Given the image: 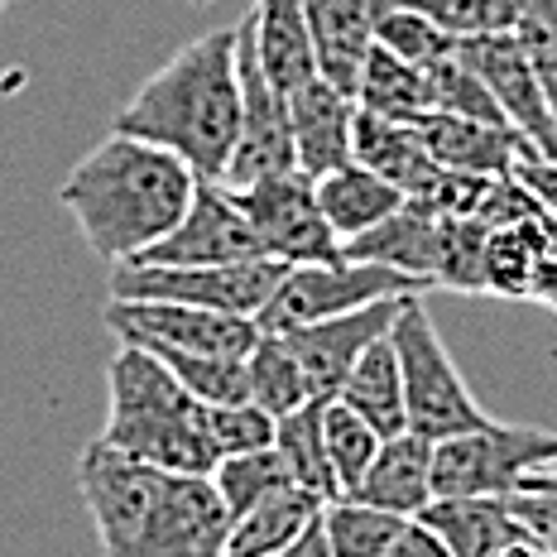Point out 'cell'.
Masks as SVG:
<instances>
[{
    "mask_svg": "<svg viewBox=\"0 0 557 557\" xmlns=\"http://www.w3.org/2000/svg\"><path fill=\"white\" fill-rule=\"evenodd\" d=\"M77 491L101 557H222L231 515L212 475H178L115 457L97 437L77 451Z\"/></svg>",
    "mask_w": 557,
    "mask_h": 557,
    "instance_id": "1",
    "label": "cell"
},
{
    "mask_svg": "<svg viewBox=\"0 0 557 557\" xmlns=\"http://www.w3.org/2000/svg\"><path fill=\"white\" fill-rule=\"evenodd\" d=\"M193 193L197 173L178 154L111 131L91 154L73 164L58 188V202L73 212L87 246L115 270L159 246L183 222Z\"/></svg>",
    "mask_w": 557,
    "mask_h": 557,
    "instance_id": "2",
    "label": "cell"
},
{
    "mask_svg": "<svg viewBox=\"0 0 557 557\" xmlns=\"http://www.w3.org/2000/svg\"><path fill=\"white\" fill-rule=\"evenodd\" d=\"M115 131L178 154L197 178L222 183L240 135V25L183 44L115 111Z\"/></svg>",
    "mask_w": 557,
    "mask_h": 557,
    "instance_id": "3",
    "label": "cell"
},
{
    "mask_svg": "<svg viewBox=\"0 0 557 557\" xmlns=\"http://www.w3.org/2000/svg\"><path fill=\"white\" fill-rule=\"evenodd\" d=\"M97 443L139 467L178 475L216 471V451L202 433V404L145 346L121 342L107 361V423Z\"/></svg>",
    "mask_w": 557,
    "mask_h": 557,
    "instance_id": "4",
    "label": "cell"
},
{
    "mask_svg": "<svg viewBox=\"0 0 557 557\" xmlns=\"http://www.w3.org/2000/svg\"><path fill=\"white\" fill-rule=\"evenodd\" d=\"M394 356H399V375H404V409H409V433L428 437V443H443L457 437L467 428H481L485 413L475 404V394L467 385V375L451 361L447 342L437 336L433 318L423 308V294L404 298L399 318L389 327Z\"/></svg>",
    "mask_w": 557,
    "mask_h": 557,
    "instance_id": "5",
    "label": "cell"
},
{
    "mask_svg": "<svg viewBox=\"0 0 557 557\" xmlns=\"http://www.w3.org/2000/svg\"><path fill=\"white\" fill-rule=\"evenodd\" d=\"M557 467V433L524 423H495L485 418L481 428H467L457 437L433 443V495H515L533 471Z\"/></svg>",
    "mask_w": 557,
    "mask_h": 557,
    "instance_id": "6",
    "label": "cell"
},
{
    "mask_svg": "<svg viewBox=\"0 0 557 557\" xmlns=\"http://www.w3.org/2000/svg\"><path fill=\"white\" fill-rule=\"evenodd\" d=\"M288 264L278 260H236V264H115L111 298L131 304H188L231 318H260L274 298Z\"/></svg>",
    "mask_w": 557,
    "mask_h": 557,
    "instance_id": "7",
    "label": "cell"
},
{
    "mask_svg": "<svg viewBox=\"0 0 557 557\" xmlns=\"http://www.w3.org/2000/svg\"><path fill=\"white\" fill-rule=\"evenodd\" d=\"M404 294H423V284L389 264H370V260H327V264H288L278 278L274 298L260 308L255 327L260 332H294L308 322L336 318V312H356L380 298H404Z\"/></svg>",
    "mask_w": 557,
    "mask_h": 557,
    "instance_id": "8",
    "label": "cell"
},
{
    "mask_svg": "<svg viewBox=\"0 0 557 557\" xmlns=\"http://www.w3.org/2000/svg\"><path fill=\"white\" fill-rule=\"evenodd\" d=\"M240 202V212L250 216L255 236L270 260L278 264H327L342 260V240L327 226L318 207V193H312V178H304L298 169L274 173V178H260L250 188H231Z\"/></svg>",
    "mask_w": 557,
    "mask_h": 557,
    "instance_id": "9",
    "label": "cell"
},
{
    "mask_svg": "<svg viewBox=\"0 0 557 557\" xmlns=\"http://www.w3.org/2000/svg\"><path fill=\"white\" fill-rule=\"evenodd\" d=\"M107 327L125 346H149V351H183V356H226L246 361L255 336V318H231V312H207L188 304H131L111 298Z\"/></svg>",
    "mask_w": 557,
    "mask_h": 557,
    "instance_id": "10",
    "label": "cell"
},
{
    "mask_svg": "<svg viewBox=\"0 0 557 557\" xmlns=\"http://www.w3.org/2000/svg\"><path fill=\"white\" fill-rule=\"evenodd\" d=\"M294 164V121H288V91L270 83L240 20V135L226 164V188H250L260 178L288 173Z\"/></svg>",
    "mask_w": 557,
    "mask_h": 557,
    "instance_id": "11",
    "label": "cell"
},
{
    "mask_svg": "<svg viewBox=\"0 0 557 557\" xmlns=\"http://www.w3.org/2000/svg\"><path fill=\"white\" fill-rule=\"evenodd\" d=\"M145 264H236V260H270L255 236L250 216L240 212L236 193L226 183L197 178V193L183 212V222L159 246L139 255ZM135 264V260H131Z\"/></svg>",
    "mask_w": 557,
    "mask_h": 557,
    "instance_id": "12",
    "label": "cell"
},
{
    "mask_svg": "<svg viewBox=\"0 0 557 557\" xmlns=\"http://www.w3.org/2000/svg\"><path fill=\"white\" fill-rule=\"evenodd\" d=\"M404 298H413V294H404ZM404 298H380V304H366L356 312H336V318L308 322V327L278 332L288 346H294L298 366H304V375H308L312 399L318 404L336 399V389H342V380L351 375V366L361 361L380 336H389Z\"/></svg>",
    "mask_w": 557,
    "mask_h": 557,
    "instance_id": "13",
    "label": "cell"
},
{
    "mask_svg": "<svg viewBox=\"0 0 557 557\" xmlns=\"http://www.w3.org/2000/svg\"><path fill=\"white\" fill-rule=\"evenodd\" d=\"M457 58L471 67L475 77L485 83V91L495 97V107L519 135L529 139L539 154H553L557 159V121H553V107L543 97L539 77H533L524 49H519L515 34H485V39H461L457 44Z\"/></svg>",
    "mask_w": 557,
    "mask_h": 557,
    "instance_id": "14",
    "label": "cell"
},
{
    "mask_svg": "<svg viewBox=\"0 0 557 557\" xmlns=\"http://www.w3.org/2000/svg\"><path fill=\"white\" fill-rule=\"evenodd\" d=\"M288 121H294V164L304 178L318 183L322 173L351 164L356 97H346L327 77H312L298 91H288Z\"/></svg>",
    "mask_w": 557,
    "mask_h": 557,
    "instance_id": "15",
    "label": "cell"
},
{
    "mask_svg": "<svg viewBox=\"0 0 557 557\" xmlns=\"http://www.w3.org/2000/svg\"><path fill=\"white\" fill-rule=\"evenodd\" d=\"M413 125H418V135H423L437 169L471 173V178H509L519 154L529 149V139L519 135L515 125H485V121L443 115V111H428L423 121H413Z\"/></svg>",
    "mask_w": 557,
    "mask_h": 557,
    "instance_id": "16",
    "label": "cell"
},
{
    "mask_svg": "<svg viewBox=\"0 0 557 557\" xmlns=\"http://www.w3.org/2000/svg\"><path fill=\"white\" fill-rule=\"evenodd\" d=\"M437 250H443V216L413 197L380 226H370L366 236L342 240V260L389 264V270L418 278L423 288L437 284Z\"/></svg>",
    "mask_w": 557,
    "mask_h": 557,
    "instance_id": "17",
    "label": "cell"
},
{
    "mask_svg": "<svg viewBox=\"0 0 557 557\" xmlns=\"http://www.w3.org/2000/svg\"><path fill=\"white\" fill-rule=\"evenodd\" d=\"M351 495L375 509H389V515H399V519H418L437 500L433 495V443L418 433L385 437L375 461H370L366 481L356 485Z\"/></svg>",
    "mask_w": 557,
    "mask_h": 557,
    "instance_id": "18",
    "label": "cell"
},
{
    "mask_svg": "<svg viewBox=\"0 0 557 557\" xmlns=\"http://www.w3.org/2000/svg\"><path fill=\"white\" fill-rule=\"evenodd\" d=\"M318 73L346 97H356V77L366 67V53L375 49V10L370 0H304Z\"/></svg>",
    "mask_w": 557,
    "mask_h": 557,
    "instance_id": "19",
    "label": "cell"
},
{
    "mask_svg": "<svg viewBox=\"0 0 557 557\" xmlns=\"http://www.w3.org/2000/svg\"><path fill=\"white\" fill-rule=\"evenodd\" d=\"M351 159L366 169H375L385 183H394L404 197H423L437 183L433 154H428L423 135L409 121H385L375 111L356 107V135H351Z\"/></svg>",
    "mask_w": 557,
    "mask_h": 557,
    "instance_id": "20",
    "label": "cell"
},
{
    "mask_svg": "<svg viewBox=\"0 0 557 557\" xmlns=\"http://www.w3.org/2000/svg\"><path fill=\"white\" fill-rule=\"evenodd\" d=\"M246 29H250L255 58H260V67L270 73V83L278 91H298L312 77H322L304 0H255V15L246 20Z\"/></svg>",
    "mask_w": 557,
    "mask_h": 557,
    "instance_id": "21",
    "label": "cell"
},
{
    "mask_svg": "<svg viewBox=\"0 0 557 557\" xmlns=\"http://www.w3.org/2000/svg\"><path fill=\"white\" fill-rule=\"evenodd\" d=\"M312 193H318V207H322V216H327V226L336 231V240L366 236L370 226H380L385 216H394L404 202H409L394 183H385L375 169L356 164V159L342 169H332V173H322V178L312 183Z\"/></svg>",
    "mask_w": 557,
    "mask_h": 557,
    "instance_id": "22",
    "label": "cell"
},
{
    "mask_svg": "<svg viewBox=\"0 0 557 557\" xmlns=\"http://www.w3.org/2000/svg\"><path fill=\"white\" fill-rule=\"evenodd\" d=\"M418 519L443 539V548L451 557H500L519 533L509 505L495 500V495H451V500H433Z\"/></svg>",
    "mask_w": 557,
    "mask_h": 557,
    "instance_id": "23",
    "label": "cell"
},
{
    "mask_svg": "<svg viewBox=\"0 0 557 557\" xmlns=\"http://www.w3.org/2000/svg\"><path fill=\"white\" fill-rule=\"evenodd\" d=\"M318 519H322L318 495L288 485V491L270 495L264 505L246 509L240 519H231L222 557H278L284 548H294V543L308 533V524H318Z\"/></svg>",
    "mask_w": 557,
    "mask_h": 557,
    "instance_id": "24",
    "label": "cell"
},
{
    "mask_svg": "<svg viewBox=\"0 0 557 557\" xmlns=\"http://www.w3.org/2000/svg\"><path fill=\"white\" fill-rule=\"evenodd\" d=\"M336 404H346L351 413H361L380 437L409 433V409H404V375H399V356L394 342L380 336L375 346L351 366V375L336 389Z\"/></svg>",
    "mask_w": 557,
    "mask_h": 557,
    "instance_id": "25",
    "label": "cell"
},
{
    "mask_svg": "<svg viewBox=\"0 0 557 557\" xmlns=\"http://www.w3.org/2000/svg\"><path fill=\"white\" fill-rule=\"evenodd\" d=\"M543 260H553V240L543 231V216L495 226L485 236V255H481V294L533 298V274H539Z\"/></svg>",
    "mask_w": 557,
    "mask_h": 557,
    "instance_id": "26",
    "label": "cell"
},
{
    "mask_svg": "<svg viewBox=\"0 0 557 557\" xmlns=\"http://www.w3.org/2000/svg\"><path fill=\"white\" fill-rule=\"evenodd\" d=\"M356 107L361 111H375L385 121H423L433 111V83H428L423 67L404 63L394 58L389 49H370L366 53V67L356 77Z\"/></svg>",
    "mask_w": 557,
    "mask_h": 557,
    "instance_id": "27",
    "label": "cell"
},
{
    "mask_svg": "<svg viewBox=\"0 0 557 557\" xmlns=\"http://www.w3.org/2000/svg\"><path fill=\"white\" fill-rule=\"evenodd\" d=\"M274 451L284 457L288 475H294L298 491L318 495L322 505L342 500L336 491V475H332V461H327V443H322V404L312 399L304 409L274 418Z\"/></svg>",
    "mask_w": 557,
    "mask_h": 557,
    "instance_id": "28",
    "label": "cell"
},
{
    "mask_svg": "<svg viewBox=\"0 0 557 557\" xmlns=\"http://www.w3.org/2000/svg\"><path fill=\"white\" fill-rule=\"evenodd\" d=\"M246 380H250V404H260L270 418H284V413L312 404L304 366H298L294 346H288L278 332L255 336V346L246 356Z\"/></svg>",
    "mask_w": 557,
    "mask_h": 557,
    "instance_id": "29",
    "label": "cell"
},
{
    "mask_svg": "<svg viewBox=\"0 0 557 557\" xmlns=\"http://www.w3.org/2000/svg\"><path fill=\"white\" fill-rule=\"evenodd\" d=\"M212 485H216V495H222L226 515L240 519L246 509L264 505L278 491H288V485H294V475H288L284 457H278L274 447H260V451H236V457H222V461H216V471H212Z\"/></svg>",
    "mask_w": 557,
    "mask_h": 557,
    "instance_id": "30",
    "label": "cell"
},
{
    "mask_svg": "<svg viewBox=\"0 0 557 557\" xmlns=\"http://www.w3.org/2000/svg\"><path fill=\"white\" fill-rule=\"evenodd\" d=\"M399 529H404L399 515L356 500V495L322 505V533H327L332 557H385Z\"/></svg>",
    "mask_w": 557,
    "mask_h": 557,
    "instance_id": "31",
    "label": "cell"
},
{
    "mask_svg": "<svg viewBox=\"0 0 557 557\" xmlns=\"http://www.w3.org/2000/svg\"><path fill=\"white\" fill-rule=\"evenodd\" d=\"M370 10H375V44L389 49L394 58H404V63L428 73V67L447 63L457 53V39L437 29L433 20H423L418 10L394 5V0H370Z\"/></svg>",
    "mask_w": 557,
    "mask_h": 557,
    "instance_id": "32",
    "label": "cell"
},
{
    "mask_svg": "<svg viewBox=\"0 0 557 557\" xmlns=\"http://www.w3.org/2000/svg\"><path fill=\"white\" fill-rule=\"evenodd\" d=\"M322 443H327V461H332V475H336V491L351 495L356 485L366 481L370 461H375V451H380L385 437H380L361 413H351L346 404L327 399V404H322Z\"/></svg>",
    "mask_w": 557,
    "mask_h": 557,
    "instance_id": "33",
    "label": "cell"
},
{
    "mask_svg": "<svg viewBox=\"0 0 557 557\" xmlns=\"http://www.w3.org/2000/svg\"><path fill=\"white\" fill-rule=\"evenodd\" d=\"M394 5L418 10L457 44L485 39V34H515L519 15H524V0H394Z\"/></svg>",
    "mask_w": 557,
    "mask_h": 557,
    "instance_id": "34",
    "label": "cell"
},
{
    "mask_svg": "<svg viewBox=\"0 0 557 557\" xmlns=\"http://www.w3.org/2000/svg\"><path fill=\"white\" fill-rule=\"evenodd\" d=\"M149 356H159V361L173 370V380H178L197 404H240V399H250L246 361H226V356H183V351H149Z\"/></svg>",
    "mask_w": 557,
    "mask_h": 557,
    "instance_id": "35",
    "label": "cell"
},
{
    "mask_svg": "<svg viewBox=\"0 0 557 557\" xmlns=\"http://www.w3.org/2000/svg\"><path fill=\"white\" fill-rule=\"evenodd\" d=\"M202 433L212 443L216 461L236 457V451H260L274 447V418L260 404L240 399V404H202Z\"/></svg>",
    "mask_w": 557,
    "mask_h": 557,
    "instance_id": "36",
    "label": "cell"
},
{
    "mask_svg": "<svg viewBox=\"0 0 557 557\" xmlns=\"http://www.w3.org/2000/svg\"><path fill=\"white\" fill-rule=\"evenodd\" d=\"M428 83H433V111L467 115V121H485V125H509L500 115V107H495V97L485 91V83L461 63L457 53H451L447 63L428 67Z\"/></svg>",
    "mask_w": 557,
    "mask_h": 557,
    "instance_id": "37",
    "label": "cell"
},
{
    "mask_svg": "<svg viewBox=\"0 0 557 557\" xmlns=\"http://www.w3.org/2000/svg\"><path fill=\"white\" fill-rule=\"evenodd\" d=\"M515 39L524 49L533 77H539L543 97L557 121V0H524V15L515 25Z\"/></svg>",
    "mask_w": 557,
    "mask_h": 557,
    "instance_id": "38",
    "label": "cell"
},
{
    "mask_svg": "<svg viewBox=\"0 0 557 557\" xmlns=\"http://www.w3.org/2000/svg\"><path fill=\"white\" fill-rule=\"evenodd\" d=\"M505 505H509V515H515V524L548 557H557V495L539 491V485H519L515 495H505Z\"/></svg>",
    "mask_w": 557,
    "mask_h": 557,
    "instance_id": "39",
    "label": "cell"
},
{
    "mask_svg": "<svg viewBox=\"0 0 557 557\" xmlns=\"http://www.w3.org/2000/svg\"><path fill=\"white\" fill-rule=\"evenodd\" d=\"M515 178L524 183V193L539 202V212L557 222V159L553 154H539V149L529 145L524 154H519V164H515Z\"/></svg>",
    "mask_w": 557,
    "mask_h": 557,
    "instance_id": "40",
    "label": "cell"
},
{
    "mask_svg": "<svg viewBox=\"0 0 557 557\" xmlns=\"http://www.w3.org/2000/svg\"><path fill=\"white\" fill-rule=\"evenodd\" d=\"M385 557H451V553L443 548V539H437L423 519H404V529L394 533V543L385 548Z\"/></svg>",
    "mask_w": 557,
    "mask_h": 557,
    "instance_id": "41",
    "label": "cell"
},
{
    "mask_svg": "<svg viewBox=\"0 0 557 557\" xmlns=\"http://www.w3.org/2000/svg\"><path fill=\"white\" fill-rule=\"evenodd\" d=\"M278 557H332V548H327V533H322V519L318 524H308V533L294 543V548H284Z\"/></svg>",
    "mask_w": 557,
    "mask_h": 557,
    "instance_id": "42",
    "label": "cell"
},
{
    "mask_svg": "<svg viewBox=\"0 0 557 557\" xmlns=\"http://www.w3.org/2000/svg\"><path fill=\"white\" fill-rule=\"evenodd\" d=\"M524 485H539V491H553L557 495V471H533Z\"/></svg>",
    "mask_w": 557,
    "mask_h": 557,
    "instance_id": "43",
    "label": "cell"
},
{
    "mask_svg": "<svg viewBox=\"0 0 557 557\" xmlns=\"http://www.w3.org/2000/svg\"><path fill=\"white\" fill-rule=\"evenodd\" d=\"M193 5H207V0H193Z\"/></svg>",
    "mask_w": 557,
    "mask_h": 557,
    "instance_id": "44",
    "label": "cell"
},
{
    "mask_svg": "<svg viewBox=\"0 0 557 557\" xmlns=\"http://www.w3.org/2000/svg\"><path fill=\"white\" fill-rule=\"evenodd\" d=\"M548 471H557V467H548Z\"/></svg>",
    "mask_w": 557,
    "mask_h": 557,
    "instance_id": "45",
    "label": "cell"
}]
</instances>
